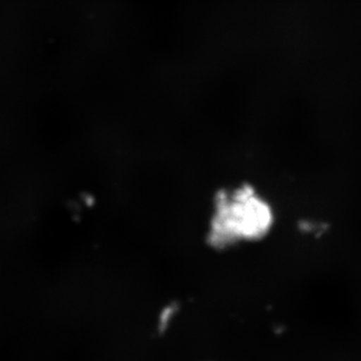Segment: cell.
<instances>
[{
	"mask_svg": "<svg viewBox=\"0 0 361 361\" xmlns=\"http://www.w3.org/2000/svg\"><path fill=\"white\" fill-rule=\"evenodd\" d=\"M274 225L272 207L250 186L218 199L210 228V241L217 247L259 241Z\"/></svg>",
	"mask_w": 361,
	"mask_h": 361,
	"instance_id": "1",
	"label": "cell"
}]
</instances>
